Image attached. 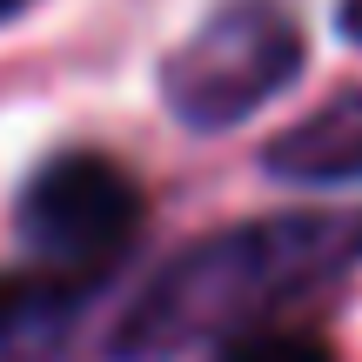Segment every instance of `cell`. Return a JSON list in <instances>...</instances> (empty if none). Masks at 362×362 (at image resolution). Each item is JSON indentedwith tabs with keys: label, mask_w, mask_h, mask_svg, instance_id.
Segmentation results:
<instances>
[{
	"label": "cell",
	"mask_w": 362,
	"mask_h": 362,
	"mask_svg": "<svg viewBox=\"0 0 362 362\" xmlns=\"http://www.w3.org/2000/svg\"><path fill=\"white\" fill-rule=\"evenodd\" d=\"M74 302H81L74 275H54V269H34V275H0V349H7V342H21L27 329L61 322Z\"/></svg>",
	"instance_id": "5b68a950"
},
{
	"label": "cell",
	"mask_w": 362,
	"mask_h": 362,
	"mask_svg": "<svg viewBox=\"0 0 362 362\" xmlns=\"http://www.w3.org/2000/svg\"><path fill=\"white\" fill-rule=\"evenodd\" d=\"M27 7V0H0V21H7V13H21Z\"/></svg>",
	"instance_id": "ba28073f"
},
{
	"label": "cell",
	"mask_w": 362,
	"mask_h": 362,
	"mask_svg": "<svg viewBox=\"0 0 362 362\" xmlns=\"http://www.w3.org/2000/svg\"><path fill=\"white\" fill-rule=\"evenodd\" d=\"M336 21H342V34H349V40H362V0H342Z\"/></svg>",
	"instance_id": "52a82bcc"
},
{
	"label": "cell",
	"mask_w": 362,
	"mask_h": 362,
	"mask_svg": "<svg viewBox=\"0 0 362 362\" xmlns=\"http://www.w3.org/2000/svg\"><path fill=\"white\" fill-rule=\"evenodd\" d=\"M356 262H362V215L349 208H302V215H262L242 228H221L181 248L121 309L115 356L161 362L208 336H242L248 322L329 288Z\"/></svg>",
	"instance_id": "6da1fadb"
},
{
	"label": "cell",
	"mask_w": 362,
	"mask_h": 362,
	"mask_svg": "<svg viewBox=\"0 0 362 362\" xmlns=\"http://www.w3.org/2000/svg\"><path fill=\"white\" fill-rule=\"evenodd\" d=\"M269 175L302 181V188H349V181H362V88L336 94L329 107L282 128V141L269 148Z\"/></svg>",
	"instance_id": "277c9868"
},
{
	"label": "cell",
	"mask_w": 362,
	"mask_h": 362,
	"mask_svg": "<svg viewBox=\"0 0 362 362\" xmlns=\"http://www.w3.org/2000/svg\"><path fill=\"white\" fill-rule=\"evenodd\" d=\"M302 74V27L275 0H242L215 13L188 47H175L161 94L188 128H235L255 107H269Z\"/></svg>",
	"instance_id": "7a4b0ae2"
},
{
	"label": "cell",
	"mask_w": 362,
	"mask_h": 362,
	"mask_svg": "<svg viewBox=\"0 0 362 362\" xmlns=\"http://www.w3.org/2000/svg\"><path fill=\"white\" fill-rule=\"evenodd\" d=\"M215 362H336V349L315 329H242Z\"/></svg>",
	"instance_id": "8992f818"
},
{
	"label": "cell",
	"mask_w": 362,
	"mask_h": 362,
	"mask_svg": "<svg viewBox=\"0 0 362 362\" xmlns=\"http://www.w3.org/2000/svg\"><path fill=\"white\" fill-rule=\"evenodd\" d=\"M21 242L54 275H94L141 235V188L107 155H54L21 194Z\"/></svg>",
	"instance_id": "3957f363"
}]
</instances>
